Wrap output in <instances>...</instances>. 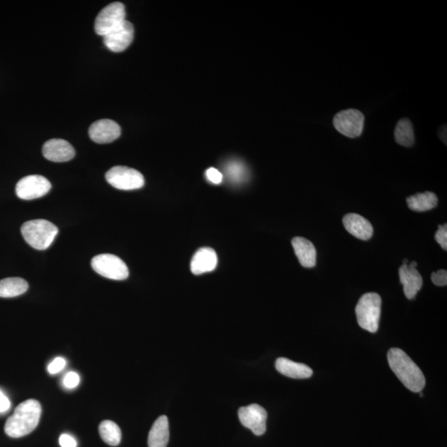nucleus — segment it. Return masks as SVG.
Listing matches in <instances>:
<instances>
[{
	"label": "nucleus",
	"mask_w": 447,
	"mask_h": 447,
	"mask_svg": "<svg viewBox=\"0 0 447 447\" xmlns=\"http://www.w3.org/2000/svg\"><path fill=\"white\" fill-rule=\"evenodd\" d=\"M43 156L48 160L55 163H64L75 157V149L70 143L61 138H53L45 143L43 147Z\"/></svg>",
	"instance_id": "obj_14"
},
{
	"label": "nucleus",
	"mask_w": 447,
	"mask_h": 447,
	"mask_svg": "<svg viewBox=\"0 0 447 447\" xmlns=\"http://www.w3.org/2000/svg\"><path fill=\"white\" fill-rule=\"evenodd\" d=\"M395 140L399 145L411 147L414 145L415 138L412 123L406 118L399 120L395 128Z\"/></svg>",
	"instance_id": "obj_22"
},
{
	"label": "nucleus",
	"mask_w": 447,
	"mask_h": 447,
	"mask_svg": "<svg viewBox=\"0 0 447 447\" xmlns=\"http://www.w3.org/2000/svg\"><path fill=\"white\" fill-rule=\"evenodd\" d=\"M431 281L436 286H446L447 284V272L444 269H441L438 272H435L431 274Z\"/></svg>",
	"instance_id": "obj_28"
},
{
	"label": "nucleus",
	"mask_w": 447,
	"mask_h": 447,
	"mask_svg": "<svg viewBox=\"0 0 447 447\" xmlns=\"http://www.w3.org/2000/svg\"><path fill=\"white\" fill-rule=\"evenodd\" d=\"M295 254L302 266L305 268H313L317 264V250L311 241L302 238L295 237L292 240Z\"/></svg>",
	"instance_id": "obj_17"
},
{
	"label": "nucleus",
	"mask_w": 447,
	"mask_h": 447,
	"mask_svg": "<svg viewBox=\"0 0 447 447\" xmlns=\"http://www.w3.org/2000/svg\"><path fill=\"white\" fill-rule=\"evenodd\" d=\"M382 299L378 294L369 292L359 300L356 308L357 322L364 330L371 333L378 331Z\"/></svg>",
	"instance_id": "obj_4"
},
{
	"label": "nucleus",
	"mask_w": 447,
	"mask_h": 447,
	"mask_svg": "<svg viewBox=\"0 0 447 447\" xmlns=\"http://www.w3.org/2000/svg\"><path fill=\"white\" fill-rule=\"evenodd\" d=\"M205 175H207L209 181L213 184H220L222 182L223 175L217 169L214 168H209Z\"/></svg>",
	"instance_id": "obj_29"
},
{
	"label": "nucleus",
	"mask_w": 447,
	"mask_h": 447,
	"mask_svg": "<svg viewBox=\"0 0 447 447\" xmlns=\"http://www.w3.org/2000/svg\"><path fill=\"white\" fill-rule=\"evenodd\" d=\"M66 364L65 359L61 357L56 358L54 361L49 364L48 371L51 374H58L63 371L66 366Z\"/></svg>",
	"instance_id": "obj_27"
},
{
	"label": "nucleus",
	"mask_w": 447,
	"mask_h": 447,
	"mask_svg": "<svg viewBox=\"0 0 447 447\" xmlns=\"http://www.w3.org/2000/svg\"><path fill=\"white\" fill-rule=\"evenodd\" d=\"M51 188V184L47 178L40 175H30L17 183L16 194L20 199L30 200L45 196Z\"/></svg>",
	"instance_id": "obj_9"
},
{
	"label": "nucleus",
	"mask_w": 447,
	"mask_h": 447,
	"mask_svg": "<svg viewBox=\"0 0 447 447\" xmlns=\"http://www.w3.org/2000/svg\"><path fill=\"white\" fill-rule=\"evenodd\" d=\"M241 424L250 429L256 436H262L266 431V421L268 413L258 404H250L239 409Z\"/></svg>",
	"instance_id": "obj_10"
},
{
	"label": "nucleus",
	"mask_w": 447,
	"mask_h": 447,
	"mask_svg": "<svg viewBox=\"0 0 447 447\" xmlns=\"http://www.w3.org/2000/svg\"><path fill=\"white\" fill-rule=\"evenodd\" d=\"M80 383V377L78 374L76 372H70L66 375L63 384L66 389H73L78 386Z\"/></svg>",
	"instance_id": "obj_26"
},
{
	"label": "nucleus",
	"mask_w": 447,
	"mask_h": 447,
	"mask_svg": "<svg viewBox=\"0 0 447 447\" xmlns=\"http://www.w3.org/2000/svg\"><path fill=\"white\" fill-rule=\"evenodd\" d=\"M108 183L116 189L131 191L145 186V178L142 173L130 168L117 166L106 174Z\"/></svg>",
	"instance_id": "obj_6"
},
{
	"label": "nucleus",
	"mask_w": 447,
	"mask_h": 447,
	"mask_svg": "<svg viewBox=\"0 0 447 447\" xmlns=\"http://www.w3.org/2000/svg\"><path fill=\"white\" fill-rule=\"evenodd\" d=\"M217 255L212 248H202L194 255L191 262V269L195 275H200L212 272L217 268Z\"/></svg>",
	"instance_id": "obj_16"
},
{
	"label": "nucleus",
	"mask_w": 447,
	"mask_h": 447,
	"mask_svg": "<svg viewBox=\"0 0 447 447\" xmlns=\"http://www.w3.org/2000/svg\"><path fill=\"white\" fill-rule=\"evenodd\" d=\"M409 207L414 212H428L438 205V198L433 192L418 193L407 198Z\"/></svg>",
	"instance_id": "obj_20"
},
{
	"label": "nucleus",
	"mask_w": 447,
	"mask_h": 447,
	"mask_svg": "<svg viewBox=\"0 0 447 447\" xmlns=\"http://www.w3.org/2000/svg\"><path fill=\"white\" fill-rule=\"evenodd\" d=\"M133 36H135V28L130 22L125 20L103 38L108 48L114 53H121L130 47Z\"/></svg>",
	"instance_id": "obj_11"
},
{
	"label": "nucleus",
	"mask_w": 447,
	"mask_h": 447,
	"mask_svg": "<svg viewBox=\"0 0 447 447\" xmlns=\"http://www.w3.org/2000/svg\"><path fill=\"white\" fill-rule=\"evenodd\" d=\"M11 408V403L9 398L0 390V413H7Z\"/></svg>",
	"instance_id": "obj_31"
},
{
	"label": "nucleus",
	"mask_w": 447,
	"mask_h": 447,
	"mask_svg": "<svg viewBox=\"0 0 447 447\" xmlns=\"http://www.w3.org/2000/svg\"><path fill=\"white\" fill-rule=\"evenodd\" d=\"M333 125L341 135L351 138H357L363 133L364 116L358 110L342 111L334 117Z\"/></svg>",
	"instance_id": "obj_8"
},
{
	"label": "nucleus",
	"mask_w": 447,
	"mask_h": 447,
	"mask_svg": "<svg viewBox=\"0 0 447 447\" xmlns=\"http://www.w3.org/2000/svg\"><path fill=\"white\" fill-rule=\"evenodd\" d=\"M121 135V128L111 120L96 121L89 128L91 140L97 143H109L117 140Z\"/></svg>",
	"instance_id": "obj_13"
},
{
	"label": "nucleus",
	"mask_w": 447,
	"mask_h": 447,
	"mask_svg": "<svg viewBox=\"0 0 447 447\" xmlns=\"http://www.w3.org/2000/svg\"><path fill=\"white\" fill-rule=\"evenodd\" d=\"M277 371L292 379H308L313 374L312 369L305 364L297 363L287 358L277 359Z\"/></svg>",
	"instance_id": "obj_18"
},
{
	"label": "nucleus",
	"mask_w": 447,
	"mask_h": 447,
	"mask_svg": "<svg viewBox=\"0 0 447 447\" xmlns=\"http://www.w3.org/2000/svg\"><path fill=\"white\" fill-rule=\"evenodd\" d=\"M343 225L349 234L362 240L372 237L374 229L368 220L358 214H348L343 218Z\"/></svg>",
	"instance_id": "obj_15"
},
{
	"label": "nucleus",
	"mask_w": 447,
	"mask_h": 447,
	"mask_svg": "<svg viewBox=\"0 0 447 447\" xmlns=\"http://www.w3.org/2000/svg\"><path fill=\"white\" fill-rule=\"evenodd\" d=\"M169 423L166 416H161L153 423L148 434V447H167L169 441Z\"/></svg>",
	"instance_id": "obj_19"
},
{
	"label": "nucleus",
	"mask_w": 447,
	"mask_h": 447,
	"mask_svg": "<svg viewBox=\"0 0 447 447\" xmlns=\"http://www.w3.org/2000/svg\"><path fill=\"white\" fill-rule=\"evenodd\" d=\"M42 414L38 401L29 399L20 404L8 418L4 431L10 438H19L27 436L37 428Z\"/></svg>",
	"instance_id": "obj_1"
},
{
	"label": "nucleus",
	"mask_w": 447,
	"mask_h": 447,
	"mask_svg": "<svg viewBox=\"0 0 447 447\" xmlns=\"http://www.w3.org/2000/svg\"><path fill=\"white\" fill-rule=\"evenodd\" d=\"M228 173L230 177L232 178L234 181H240V180L243 179L245 175L243 165H241V164L238 163H230L228 166Z\"/></svg>",
	"instance_id": "obj_24"
},
{
	"label": "nucleus",
	"mask_w": 447,
	"mask_h": 447,
	"mask_svg": "<svg viewBox=\"0 0 447 447\" xmlns=\"http://www.w3.org/2000/svg\"><path fill=\"white\" fill-rule=\"evenodd\" d=\"M388 361L389 367L406 388L414 393L422 392L426 385L424 374L407 354L401 349H390Z\"/></svg>",
	"instance_id": "obj_2"
},
{
	"label": "nucleus",
	"mask_w": 447,
	"mask_h": 447,
	"mask_svg": "<svg viewBox=\"0 0 447 447\" xmlns=\"http://www.w3.org/2000/svg\"><path fill=\"white\" fill-rule=\"evenodd\" d=\"M59 443L61 447H77L76 441L68 434H63L60 436Z\"/></svg>",
	"instance_id": "obj_30"
},
{
	"label": "nucleus",
	"mask_w": 447,
	"mask_h": 447,
	"mask_svg": "<svg viewBox=\"0 0 447 447\" xmlns=\"http://www.w3.org/2000/svg\"><path fill=\"white\" fill-rule=\"evenodd\" d=\"M435 239L441 247L444 250H447V225H439L438 230L436 231Z\"/></svg>",
	"instance_id": "obj_25"
},
{
	"label": "nucleus",
	"mask_w": 447,
	"mask_h": 447,
	"mask_svg": "<svg viewBox=\"0 0 447 447\" xmlns=\"http://www.w3.org/2000/svg\"><path fill=\"white\" fill-rule=\"evenodd\" d=\"M91 267L97 274L112 280H125L128 277V269L125 262L119 257L110 255H99L91 260Z\"/></svg>",
	"instance_id": "obj_5"
},
{
	"label": "nucleus",
	"mask_w": 447,
	"mask_h": 447,
	"mask_svg": "<svg viewBox=\"0 0 447 447\" xmlns=\"http://www.w3.org/2000/svg\"><path fill=\"white\" fill-rule=\"evenodd\" d=\"M417 265L416 262H412L403 264L399 269L400 282L404 286V294L409 300L414 299L423 287V277L417 269Z\"/></svg>",
	"instance_id": "obj_12"
},
{
	"label": "nucleus",
	"mask_w": 447,
	"mask_h": 447,
	"mask_svg": "<svg viewBox=\"0 0 447 447\" xmlns=\"http://www.w3.org/2000/svg\"><path fill=\"white\" fill-rule=\"evenodd\" d=\"M125 7L120 2L112 3L101 10L96 19V33L102 37L125 21Z\"/></svg>",
	"instance_id": "obj_7"
},
{
	"label": "nucleus",
	"mask_w": 447,
	"mask_h": 447,
	"mask_svg": "<svg viewBox=\"0 0 447 447\" xmlns=\"http://www.w3.org/2000/svg\"><path fill=\"white\" fill-rule=\"evenodd\" d=\"M23 237L35 250H47L53 244L58 228L46 220H34L22 225Z\"/></svg>",
	"instance_id": "obj_3"
},
{
	"label": "nucleus",
	"mask_w": 447,
	"mask_h": 447,
	"mask_svg": "<svg viewBox=\"0 0 447 447\" xmlns=\"http://www.w3.org/2000/svg\"><path fill=\"white\" fill-rule=\"evenodd\" d=\"M28 289L27 281L21 277H8L0 281V297H18L24 294Z\"/></svg>",
	"instance_id": "obj_21"
},
{
	"label": "nucleus",
	"mask_w": 447,
	"mask_h": 447,
	"mask_svg": "<svg viewBox=\"0 0 447 447\" xmlns=\"http://www.w3.org/2000/svg\"><path fill=\"white\" fill-rule=\"evenodd\" d=\"M100 435L108 445L116 446L120 443L122 433L120 426L112 421H103L99 426Z\"/></svg>",
	"instance_id": "obj_23"
}]
</instances>
